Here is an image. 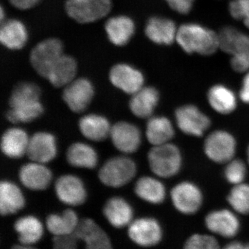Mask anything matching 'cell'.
<instances>
[{
  "label": "cell",
  "mask_w": 249,
  "mask_h": 249,
  "mask_svg": "<svg viewBox=\"0 0 249 249\" xmlns=\"http://www.w3.org/2000/svg\"><path fill=\"white\" fill-rule=\"evenodd\" d=\"M53 175L44 163L31 161L22 165L19 171L23 186L34 191H45L52 183Z\"/></svg>",
  "instance_id": "e0dca14e"
},
{
  "label": "cell",
  "mask_w": 249,
  "mask_h": 249,
  "mask_svg": "<svg viewBox=\"0 0 249 249\" xmlns=\"http://www.w3.org/2000/svg\"><path fill=\"white\" fill-rule=\"evenodd\" d=\"M109 137L114 146L125 155L137 152L142 145L140 129L135 124L127 121H119L113 124Z\"/></svg>",
  "instance_id": "8fae6325"
},
{
  "label": "cell",
  "mask_w": 249,
  "mask_h": 249,
  "mask_svg": "<svg viewBox=\"0 0 249 249\" xmlns=\"http://www.w3.org/2000/svg\"><path fill=\"white\" fill-rule=\"evenodd\" d=\"M223 249H249V244L244 245L238 242H232L226 246Z\"/></svg>",
  "instance_id": "ee69618b"
},
{
  "label": "cell",
  "mask_w": 249,
  "mask_h": 249,
  "mask_svg": "<svg viewBox=\"0 0 249 249\" xmlns=\"http://www.w3.org/2000/svg\"><path fill=\"white\" fill-rule=\"evenodd\" d=\"M111 0H67L65 11L71 19L81 24L96 22L107 16Z\"/></svg>",
  "instance_id": "52a82bcc"
},
{
  "label": "cell",
  "mask_w": 249,
  "mask_h": 249,
  "mask_svg": "<svg viewBox=\"0 0 249 249\" xmlns=\"http://www.w3.org/2000/svg\"><path fill=\"white\" fill-rule=\"evenodd\" d=\"M10 4L19 10H28L38 4L40 0H9Z\"/></svg>",
  "instance_id": "7bdbcfd3"
},
{
  "label": "cell",
  "mask_w": 249,
  "mask_h": 249,
  "mask_svg": "<svg viewBox=\"0 0 249 249\" xmlns=\"http://www.w3.org/2000/svg\"><path fill=\"white\" fill-rule=\"evenodd\" d=\"M75 233L85 245V249H113L106 232L90 218L80 220Z\"/></svg>",
  "instance_id": "ac0fdd59"
},
{
  "label": "cell",
  "mask_w": 249,
  "mask_h": 249,
  "mask_svg": "<svg viewBox=\"0 0 249 249\" xmlns=\"http://www.w3.org/2000/svg\"><path fill=\"white\" fill-rule=\"evenodd\" d=\"M69 164L75 168L93 169L98 164L97 152L92 146L83 142L72 143L66 154Z\"/></svg>",
  "instance_id": "1f68e13d"
},
{
  "label": "cell",
  "mask_w": 249,
  "mask_h": 249,
  "mask_svg": "<svg viewBox=\"0 0 249 249\" xmlns=\"http://www.w3.org/2000/svg\"><path fill=\"white\" fill-rule=\"evenodd\" d=\"M103 214L107 222L116 229L127 227L133 221L132 206L121 196H113L108 199L103 208Z\"/></svg>",
  "instance_id": "603a6c76"
},
{
  "label": "cell",
  "mask_w": 249,
  "mask_h": 249,
  "mask_svg": "<svg viewBox=\"0 0 249 249\" xmlns=\"http://www.w3.org/2000/svg\"><path fill=\"white\" fill-rule=\"evenodd\" d=\"M160 101L158 90L154 87L143 86L132 95L129 102V109L136 117L148 119L153 116Z\"/></svg>",
  "instance_id": "d6986e66"
},
{
  "label": "cell",
  "mask_w": 249,
  "mask_h": 249,
  "mask_svg": "<svg viewBox=\"0 0 249 249\" xmlns=\"http://www.w3.org/2000/svg\"><path fill=\"white\" fill-rule=\"evenodd\" d=\"M239 99L245 104H249V71L245 73L238 94Z\"/></svg>",
  "instance_id": "b9f144b4"
},
{
  "label": "cell",
  "mask_w": 249,
  "mask_h": 249,
  "mask_svg": "<svg viewBox=\"0 0 249 249\" xmlns=\"http://www.w3.org/2000/svg\"><path fill=\"white\" fill-rule=\"evenodd\" d=\"M247 163L249 165V144L248 147H247Z\"/></svg>",
  "instance_id": "bcb514c9"
},
{
  "label": "cell",
  "mask_w": 249,
  "mask_h": 249,
  "mask_svg": "<svg viewBox=\"0 0 249 249\" xmlns=\"http://www.w3.org/2000/svg\"><path fill=\"white\" fill-rule=\"evenodd\" d=\"M231 65L232 70L237 73H247L249 71V52L232 55Z\"/></svg>",
  "instance_id": "ab89813d"
},
{
  "label": "cell",
  "mask_w": 249,
  "mask_h": 249,
  "mask_svg": "<svg viewBox=\"0 0 249 249\" xmlns=\"http://www.w3.org/2000/svg\"><path fill=\"white\" fill-rule=\"evenodd\" d=\"M18 240L22 245L32 246L41 240L44 234L43 224L35 216L26 215L15 222Z\"/></svg>",
  "instance_id": "d6a6232c"
},
{
  "label": "cell",
  "mask_w": 249,
  "mask_h": 249,
  "mask_svg": "<svg viewBox=\"0 0 249 249\" xmlns=\"http://www.w3.org/2000/svg\"><path fill=\"white\" fill-rule=\"evenodd\" d=\"M55 192L59 200L70 206H78L87 199L86 188L78 177L62 175L55 183Z\"/></svg>",
  "instance_id": "5bb4252c"
},
{
  "label": "cell",
  "mask_w": 249,
  "mask_h": 249,
  "mask_svg": "<svg viewBox=\"0 0 249 249\" xmlns=\"http://www.w3.org/2000/svg\"><path fill=\"white\" fill-rule=\"evenodd\" d=\"M25 197L14 182L4 180L0 183V213L2 215L15 214L25 206Z\"/></svg>",
  "instance_id": "f546056e"
},
{
  "label": "cell",
  "mask_w": 249,
  "mask_h": 249,
  "mask_svg": "<svg viewBox=\"0 0 249 249\" xmlns=\"http://www.w3.org/2000/svg\"><path fill=\"white\" fill-rule=\"evenodd\" d=\"M176 42L188 54L211 55L219 49L218 34L196 23H186L178 27Z\"/></svg>",
  "instance_id": "7a4b0ae2"
},
{
  "label": "cell",
  "mask_w": 249,
  "mask_h": 249,
  "mask_svg": "<svg viewBox=\"0 0 249 249\" xmlns=\"http://www.w3.org/2000/svg\"><path fill=\"white\" fill-rule=\"evenodd\" d=\"M229 13L236 20H242L249 29V0H232L229 6Z\"/></svg>",
  "instance_id": "74e56055"
},
{
  "label": "cell",
  "mask_w": 249,
  "mask_h": 249,
  "mask_svg": "<svg viewBox=\"0 0 249 249\" xmlns=\"http://www.w3.org/2000/svg\"><path fill=\"white\" fill-rule=\"evenodd\" d=\"M175 12L186 15L191 12L196 0H165Z\"/></svg>",
  "instance_id": "60d3db41"
},
{
  "label": "cell",
  "mask_w": 249,
  "mask_h": 249,
  "mask_svg": "<svg viewBox=\"0 0 249 249\" xmlns=\"http://www.w3.org/2000/svg\"><path fill=\"white\" fill-rule=\"evenodd\" d=\"M237 142L233 134L225 129H215L204 139L203 150L211 161L225 165L235 158Z\"/></svg>",
  "instance_id": "5b68a950"
},
{
  "label": "cell",
  "mask_w": 249,
  "mask_h": 249,
  "mask_svg": "<svg viewBox=\"0 0 249 249\" xmlns=\"http://www.w3.org/2000/svg\"><path fill=\"white\" fill-rule=\"evenodd\" d=\"M79 239L74 232L68 235L54 236L53 249H77Z\"/></svg>",
  "instance_id": "f35d334b"
},
{
  "label": "cell",
  "mask_w": 249,
  "mask_h": 249,
  "mask_svg": "<svg viewBox=\"0 0 249 249\" xmlns=\"http://www.w3.org/2000/svg\"><path fill=\"white\" fill-rule=\"evenodd\" d=\"M227 201L236 213L249 214V184L245 182L232 186Z\"/></svg>",
  "instance_id": "e575fe53"
},
{
  "label": "cell",
  "mask_w": 249,
  "mask_h": 249,
  "mask_svg": "<svg viewBox=\"0 0 249 249\" xmlns=\"http://www.w3.org/2000/svg\"><path fill=\"white\" fill-rule=\"evenodd\" d=\"M137 173V164L133 160L127 156H116L102 165L98 178L105 186L118 188L130 182Z\"/></svg>",
  "instance_id": "277c9868"
},
{
  "label": "cell",
  "mask_w": 249,
  "mask_h": 249,
  "mask_svg": "<svg viewBox=\"0 0 249 249\" xmlns=\"http://www.w3.org/2000/svg\"><path fill=\"white\" fill-rule=\"evenodd\" d=\"M11 249H37L34 248L32 246L22 245V244H19V245H14Z\"/></svg>",
  "instance_id": "f6af8a7d"
},
{
  "label": "cell",
  "mask_w": 249,
  "mask_h": 249,
  "mask_svg": "<svg viewBox=\"0 0 249 249\" xmlns=\"http://www.w3.org/2000/svg\"><path fill=\"white\" fill-rule=\"evenodd\" d=\"M175 209L181 214L191 215L200 210L204 202V195L196 183L190 181H180L170 193Z\"/></svg>",
  "instance_id": "ba28073f"
},
{
  "label": "cell",
  "mask_w": 249,
  "mask_h": 249,
  "mask_svg": "<svg viewBox=\"0 0 249 249\" xmlns=\"http://www.w3.org/2000/svg\"><path fill=\"white\" fill-rule=\"evenodd\" d=\"M183 249H221L213 236L195 234L186 241Z\"/></svg>",
  "instance_id": "8d00e7d4"
},
{
  "label": "cell",
  "mask_w": 249,
  "mask_h": 249,
  "mask_svg": "<svg viewBox=\"0 0 249 249\" xmlns=\"http://www.w3.org/2000/svg\"><path fill=\"white\" fill-rule=\"evenodd\" d=\"M77 70L76 60L64 54L51 69L45 79L55 88H65L76 78Z\"/></svg>",
  "instance_id": "4dcf8cb0"
},
{
  "label": "cell",
  "mask_w": 249,
  "mask_h": 249,
  "mask_svg": "<svg viewBox=\"0 0 249 249\" xmlns=\"http://www.w3.org/2000/svg\"><path fill=\"white\" fill-rule=\"evenodd\" d=\"M219 49L235 55L249 52V35L232 27L222 28L219 34Z\"/></svg>",
  "instance_id": "f1b7e54d"
},
{
  "label": "cell",
  "mask_w": 249,
  "mask_h": 249,
  "mask_svg": "<svg viewBox=\"0 0 249 249\" xmlns=\"http://www.w3.org/2000/svg\"><path fill=\"white\" fill-rule=\"evenodd\" d=\"M40 96V88L35 83L26 82L16 85L10 96L6 119L18 124H28L38 119L44 112Z\"/></svg>",
  "instance_id": "6da1fadb"
},
{
  "label": "cell",
  "mask_w": 249,
  "mask_h": 249,
  "mask_svg": "<svg viewBox=\"0 0 249 249\" xmlns=\"http://www.w3.org/2000/svg\"><path fill=\"white\" fill-rule=\"evenodd\" d=\"M178 28L172 19L161 17H152L147 21L145 34L153 43L160 45H171L176 41Z\"/></svg>",
  "instance_id": "ffe728a7"
},
{
  "label": "cell",
  "mask_w": 249,
  "mask_h": 249,
  "mask_svg": "<svg viewBox=\"0 0 249 249\" xmlns=\"http://www.w3.org/2000/svg\"><path fill=\"white\" fill-rule=\"evenodd\" d=\"M175 122L183 134L197 138L204 137L211 126L209 116L193 104L183 105L177 108Z\"/></svg>",
  "instance_id": "8992f818"
},
{
  "label": "cell",
  "mask_w": 249,
  "mask_h": 249,
  "mask_svg": "<svg viewBox=\"0 0 249 249\" xmlns=\"http://www.w3.org/2000/svg\"><path fill=\"white\" fill-rule=\"evenodd\" d=\"M147 162L155 176L160 178H173L182 168V153L173 142L156 145L149 150Z\"/></svg>",
  "instance_id": "3957f363"
},
{
  "label": "cell",
  "mask_w": 249,
  "mask_h": 249,
  "mask_svg": "<svg viewBox=\"0 0 249 249\" xmlns=\"http://www.w3.org/2000/svg\"><path fill=\"white\" fill-rule=\"evenodd\" d=\"M29 137L27 132L19 127L6 129L1 136V150L6 157L13 160L27 155Z\"/></svg>",
  "instance_id": "d4e9b609"
},
{
  "label": "cell",
  "mask_w": 249,
  "mask_h": 249,
  "mask_svg": "<svg viewBox=\"0 0 249 249\" xmlns=\"http://www.w3.org/2000/svg\"><path fill=\"white\" fill-rule=\"evenodd\" d=\"M58 154L56 139L46 132H36L29 139L27 155L31 161L46 163L52 161Z\"/></svg>",
  "instance_id": "9a60e30c"
},
{
  "label": "cell",
  "mask_w": 249,
  "mask_h": 249,
  "mask_svg": "<svg viewBox=\"0 0 249 249\" xmlns=\"http://www.w3.org/2000/svg\"><path fill=\"white\" fill-rule=\"evenodd\" d=\"M63 49V44L58 38L41 41L31 50V66L40 76L46 78L51 69L64 55Z\"/></svg>",
  "instance_id": "9c48e42d"
},
{
  "label": "cell",
  "mask_w": 249,
  "mask_h": 249,
  "mask_svg": "<svg viewBox=\"0 0 249 249\" xmlns=\"http://www.w3.org/2000/svg\"><path fill=\"white\" fill-rule=\"evenodd\" d=\"M247 175V164L243 160L235 157L226 163L224 169V178L232 186L245 182Z\"/></svg>",
  "instance_id": "d590c367"
},
{
  "label": "cell",
  "mask_w": 249,
  "mask_h": 249,
  "mask_svg": "<svg viewBox=\"0 0 249 249\" xmlns=\"http://www.w3.org/2000/svg\"><path fill=\"white\" fill-rule=\"evenodd\" d=\"M80 132L92 142L106 140L110 134L111 126L107 118L96 114L83 116L78 122Z\"/></svg>",
  "instance_id": "83f0119b"
},
{
  "label": "cell",
  "mask_w": 249,
  "mask_h": 249,
  "mask_svg": "<svg viewBox=\"0 0 249 249\" xmlns=\"http://www.w3.org/2000/svg\"><path fill=\"white\" fill-rule=\"evenodd\" d=\"M210 107L221 115H229L236 110L238 98L231 88L222 84L213 85L207 92Z\"/></svg>",
  "instance_id": "44dd1931"
},
{
  "label": "cell",
  "mask_w": 249,
  "mask_h": 249,
  "mask_svg": "<svg viewBox=\"0 0 249 249\" xmlns=\"http://www.w3.org/2000/svg\"><path fill=\"white\" fill-rule=\"evenodd\" d=\"M134 193L142 201L155 205L162 204L167 196L164 183L156 176L139 178L134 186Z\"/></svg>",
  "instance_id": "4316f807"
},
{
  "label": "cell",
  "mask_w": 249,
  "mask_h": 249,
  "mask_svg": "<svg viewBox=\"0 0 249 249\" xmlns=\"http://www.w3.org/2000/svg\"><path fill=\"white\" fill-rule=\"evenodd\" d=\"M175 136V124L166 116H152L147 119L145 137L152 146L172 142Z\"/></svg>",
  "instance_id": "cb8c5ba5"
},
{
  "label": "cell",
  "mask_w": 249,
  "mask_h": 249,
  "mask_svg": "<svg viewBox=\"0 0 249 249\" xmlns=\"http://www.w3.org/2000/svg\"><path fill=\"white\" fill-rule=\"evenodd\" d=\"M80 220L74 211L67 209L62 214H52L46 220V227L53 236L68 235L76 231Z\"/></svg>",
  "instance_id": "836d02e7"
},
{
  "label": "cell",
  "mask_w": 249,
  "mask_h": 249,
  "mask_svg": "<svg viewBox=\"0 0 249 249\" xmlns=\"http://www.w3.org/2000/svg\"><path fill=\"white\" fill-rule=\"evenodd\" d=\"M135 29L133 19L125 16L109 18L105 24L108 39L111 43L117 47L127 45L134 36Z\"/></svg>",
  "instance_id": "7402d4cb"
},
{
  "label": "cell",
  "mask_w": 249,
  "mask_h": 249,
  "mask_svg": "<svg viewBox=\"0 0 249 249\" xmlns=\"http://www.w3.org/2000/svg\"><path fill=\"white\" fill-rule=\"evenodd\" d=\"M205 224L209 231L226 238L237 235L240 227L236 213L229 209L211 211L205 218Z\"/></svg>",
  "instance_id": "2e32d148"
},
{
  "label": "cell",
  "mask_w": 249,
  "mask_h": 249,
  "mask_svg": "<svg viewBox=\"0 0 249 249\" xmlns=\"http://www.w3.org/2000/svg\"><path fill=\"white\" fill-rule=\"evenodd\" d=\"M29 34L24 23L11 19L1 22L0 42L10 50H19L27 44Z\"/></svg>",
  "instance_id": "484cf974"
},
{
  "label": "cell",
  "mask_w": 249,
  "mask_h": 249,
  "mask_svg": "<svg viewBox=\"0 0 249 249\" xmlns=\"http://www.w3.org/2000/svg\"><path fill=\"white\" fill-rule=\"evenodd\" d=\"M127 232L130 240L142 247L157 245L162 237L160 224L152 217H141L132 221Z\"/></svg>",
  "instance_id": "7c38bea8"
},
{
  "label": "cell",
  "mask_w": 249,
  "mask_h": 249,
  "mask_svg": "<svg viewBox=\"0 0 249 249\" xmlns=\"http://www.w3.org/2000/svg\"><path fill=\"white\" fill-rule=\"evenodd\" d=\"M94 96V88L88 78L72 80L64 88L62 98L70 110L76 114L83 112L89 106Z\"/></svg>",
  "instance_id": "30bf717a"
},
{
  "label": "cell",
  "mask_w": 249,
  "mask_h": 249,
  "mask_svg": "<svg viewBox=\"0 0 249 249\" xmlns=\"http://www.w3.org/2000/svg\"><path fill=\"white\" fill-rule=\"evenodd\" d=\"M109 79L116 88L130 95L139 91L145 83L142 72L127 63L116 64L111 67Z\"/></svg>",
  "instance_id": "4fadbf2b"
}]
</instances>
